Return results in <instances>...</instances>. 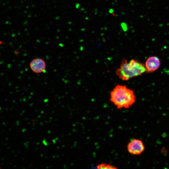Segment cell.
I'll use <instances>...</instances> for the list:
<instances>
[{
    "instance_id": "cell-8",
    "label": "cell",
    "mask_w": 169,
    "mask_h": 169,
    "mask_svg": "<svg viewBox=\"0 0 169 169\" xmlns=\"http://www.w3.org/2000/svg\"></svg>"
},
{
    "instance_id": "cell-5",
    "label": "cell",
    "mask_w": 169,
    "mask_h": 169,
    "mask_svg": "<svg viewBox=\"0 0 169 169\" xmlns=\"http://www.w3.org/2000/svg\"><path fill=\"white\" fill-rule=\"evenodd\" d=\"M161 65L160 59L157 56L149 57L146 61L145 66L146 72L152 73L157 70Z\"/></svg>"
},
{
    "instance_id": "cell-4",
    "label": "cell",
    "mask_w": 169,
    "mask_h": 169,
    "mask_svg": "<svg viewBox=\"0 0 169 169\" xmlns=\"http://www.w3.org/2000/svg\"><path fill=\"white\" fill-rule=\"evenodd\" d=\"M29 67L33 72L39 74L45 71L46 64L45 61L42 59L36 58L31 60L29 64Z\"/></svg>"
},
{
    "instance_id": "cell-7",
    "label": "cell",
    "mask_w": 169,
    "mask_h": 169,
    "mask_svg": "<svg viewBox=\"0 0 169 169\" xmlns=\"http://www.w3.org/2000/svg\"><path fill=\"white\" fill-rule=\"evenodd\" d=\"M3 43V42L1 41V40H0V46Z\"/></svg>"
},
{
    "instance_id": "cell-2",
    "label": "cell",
    "mask_w": 169,
    "mask_h": 169,
    "mask_svg": "<svg viewBox=\"0 0 169 169\" xmlns=\"http://www.w3.org/2000/svg\"><path fill=\"white\" fill-rule=\"evenodd\" d=\"M145 72L146 70L145 64L138 60L132 59L128 61L126 59H123L119 67L116 69V74L120 79L127 81Z\"/></svg>"
},
{
    "instance_id": "cell-6",
    "label": "cell",
    "mask_w": 169,
    "mask_h": 169,
    "mask_svg": "<svg viewBox=\"0 0 169 169\" xmlns=\"http://www.w3.org/2000/svg\"><path fill=\"white\" fill-rule=\"evenodd\" d=\"M97 169H116L117 168L112 165L106 163H102L97 165Z\"/></svg>"
},
{
    "instance_id": "cell-3",
    "label": "cell",
    "mask_w": 169,
    "mask_h": 169,
    "mask_svg": "<svg viewBox=\"0 0 169 169\" xmlns=\"http://www.w3.org/2000/svg\"><path fill=\"white\" fill-rule=\"evenodd\" d=\"M128 152L131 154L138 156L141 155L145 151V147L143 141L140 139H133L127 146Z\"/></svg>"
},
{
    "instance_id": "cell-1",
    "label": "cell",
    "mask_w": 169,
    "mask_h": 169,
    "mask_svg": "<svg viewBox=\"0 0 169 169\" xmlns=\"http://www.w3.org/2000/svg\"><path fill=\"white\" fill-rule=\"evenodd\" d=\"M110 100L118 109H127L136 102L134 92L126 85L117 84L110 93Z\"/></svg>"
}]
</instances>
